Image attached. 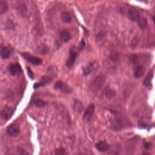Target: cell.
<instances>
[{"label":"cell","instance_id":"cell-1","mask_svg":"<svg viewBox=\"0 0 155 155\" xmlns=\"http://www.w3.org/2000/svg\"><path fill=\"white\" fill-rule=\"evenodd\" d=\"M47 75L42 76L40 81L34 84L33 88L37 89L42 87H44L48 84H49L50 82L52 81V80L55 78V77L57 75V68L55 66H51L48 69V72H47Z\"/></svg>","mask_w":155,"mask_h":155},{"label":"cell","instance_id":"cell-2","mask_svg":"<svg viewBox=\"0 0 155 155\" xmlns=\"http://www.w3.org/2000/svg\"><path fill=\"white\" fill-rule=\"evenodd\" d=\"M21 55L24 59L33 65L40 66L43 64V60L29 53H21Z\"/></svg>","mask_w":155,"mask_h":155},{"label":"cell","instance_id":"cell-3","mask_svg":"<svg viewBox=\"0 0 155 155\" xmlns=\"http://www.w3.org/2000/svg\"><path fill=\"white\" fill-rule=\"evenodd\" d=\"M6 132L10 136L17 137L19 133V126L17 123L12 124L8 126Z\"/></svg>","mask_w":155,"mask_h":155},{"label":"cell","instance_id":"cell-4","mask_svg":"<svg viewBox=\"0 0 155 155\" xmlns=\"http://www.w3.org/2000/svg\"><path fill=\"white\" fill-rule=\"evenodd\" d=\"M14 114V110L10 107L5 106L4 108L0 111V117L5 121L9 120Z\"/></svg>","mask_w":155,"mask_h":155},{"label":"cell","instance_id":"cell-5","mask_svg":"<svg viewBox=\"0 0 155 155\" xmlns=\"http://www.w3.org/2000/svg\"><path fill=\"white\" fill-rule=\"evenodd\" d=\"M54 88L55 89L59 90L63 93L66 94L70 93L71 92V88L67 84H66V83L61 81H58L55 83L54 85Z\"/></svg>","mask_w":155,"mask_h":155},{"label":"cell","instance_id":"cell-6","mask_svg":"<svg viewBox=\"0 0 155 155\" xmlns=\"http://www.w3.org/2000/svg\"><path fill=\"white\" fill-rule=\"evenodd\" d=\"M8 70L10 74L13 76L19 75L22 72L21 67L18 63H14L10 64L8 67Z\"/></svg>","mask_w":155,"mask_h":155},{"label":"cell","instance_id":"cell-7","mask_svg":"<svg viewBox=\"0 0 155 155\" xmlns=\"http://www.w3.org/2000/svg\"><path fill=\"white\" fill-rule=\"evenodd\" d=\"M128 17L131 21L137 22L138 23L141 20L140 14L135 9H130L128 10Z\"/></svg>","mask_w":155,"mask_h":155},{"label":"cell","instance_id":"cell-8","mask_svg":"<svg viewBox=\"0 0 155 155\" xmlns=\"http://www.w3.org/2000/svg\"><path fill=\"white\" fill-rule=\"evenodd\" d=\"M94 109H95V106L94 104H92L89 105V107H87L84 113V115H83V119H84V121H89L91 120V118L93 115Z\"/></svg>","mask_w":155,"mask_h":155},{"label":"cell","instance_id":"cell-9","mask_svg":"<svg viewBox=\"0 0 155 155\" xmlns=\"http://www.w3.org/2000/svg\"><path fill=\"white\" fill-rule=\"evenodd\" d=\"M105 82V78L104 75H98L93 81V85L97 89H101Z\"/></svg>","mask_w":155,"mask_h":155},{"label":"cell","instance_id":"cell-10","mask_svg":"<svg viewBox=\"0 0 155 155\" xmlns=\"http://www.w3.org/2000/svg\"><path fill=\"white\" fill-rule=\"evenodd\" d=\"M76 58V53L74 51L71 50L70 52L69 56L66 62V67L67 68H71L72 67L75 63Z\"/></svg>","mask_w":155,"mask_h":155},{"label":"cell","instance_id":"cell-11","mask_svg":"<svg viewBox=\"0 0 155 155\" xmlns=\"http://www.w3.org/2000/svg\"><path fill=\"white\" fill-rule=\"evenodd\" d=\"M11 52L7 47L1 45H0V56L3 59H7L10 57Z\"/></svg>","mask_w":155,"mask_h":155},{"label":"cell","instance_id":"cell-12","mask_svg":"<svg viewBox=\"0 0 155 155\" xmlns=\"http://www.w3.org/2000/svg\"><path fill=\"white\" fill-rule=\"evenodd\" d=\"M96 148L97 149L101 151V152H104L109 150V145L107 144V142L105 141H99L96 144Z\"/></svg>","mask_w":155,"mask_h":155},{"label":"cell","instance_id":"cell-13","mask_svg":"<svg viewBox=\"0 0 155 155\" xmlns=\"http://www.w3.org/2000/svg\"><path fill=\"white\" fill-rule=\"evenodd\" d=\"M98 66V64L97 63H92L89 64L86 67L84 68V70H83V73H84V75H88L90 74L93 71H94Z\"/></svg>","mask_w":155,"mask_h":155},{"label":"cell","instance_id":"cell-14","mask_svg":"<svg viewBox=\"0 0 155 155\" xmlns=\"http://www.w3.org/2000/svg\"><path fill=\"white\" fill-rule=\"evenodd\" d=\"M59 36H60L61 41L64 43L68 42L71 39V35L70 32L66 30H62L59 33Z\"/></svg>","mask_w":155,"mask_h":155},{"label":"cell","instance_id":"cell-15","mask_svg":"<svg viewBox=\"0 0 155 155\" xmlns=\"http://www.w3.org/2000/svg\"><path fill=\"white\" fill-rule=\"evenodd\" d=\"M17 12L21 17H26L27 14V7L25 4H21L17 7Z\"/></svg>","mask_w":155,"mask_h":155},{"label":"cell","instance_id":"cell-16","mask_svg":"<svg viewBox=\"0 0 155 155\" xmlns=\"http://www.w3.org/2000/svg\"><path fill=\"white\" fill-rule=\"evenodd\" d=\"M145 73V68L142 66H139L135 70V76L136 78H141Z\"/></svg>","mask_w":155,"mask_h":155},{"label":"cell","instance_id":"cell-17","mask_svg":"<svg viewBox=\"0 0 155 155\" xmlns=\"http://www.w3.org/2000/svg\"><path fill=\"white\" fill-rule=\"evenodd\" d=\"M153 71H149V73L146 77L144 81V84L147 87H150L151 86V80L153 78Z\"/></svg>","mask_w":155,"mask_h":155},{"label":"cell","instance_id":"cell-18","mask_svg":"<svg viewBox=\"0 0 155 155\" xmlns=\"http://www.w3.org/2000/svg\"><path fill=\"white\" fill-rule=\"evenodd\" d=\"M37 52L41 55H47L49 52V47L45 44H41L38 47Z\"/></svg>","mask_w":155,"mask_h":155},{"label":"cell","instance_id":"cell-19","mask_svg":"<svg viewBox=\"0 0 155 155\" xmlns=\"http://www.w3.org/2000/svg\"><path fill=\"white\" fill-rule=\"evenodd\" d=\"M9 9L7 3L4 0H1L0 1V15L4 14L6 13Z\"/></svg>","mask_w":155,"mask_h":155},{"label":"cell","instance_id":"cell-20","mask_svg":"<svg viewBox=\"0 0 155 155\" xmlns=\"http://www.w3.org/2000/svg\"><path fill=\"white\" fill-rule=\"evenodd\" d=\"M74 110L78 112V113H82L84 110V105H82V104L78 101H75L74 104Z\"/></svg>","mask_w":155,"mask_h":155},{"label":"cell","instance_id":"cell-21","mask_svg":"<svg viewBox=\"0 0 155 155\" xmlns=\"http://www.w3.org/2000/svg\"><path fill=\"white\" fill-rule=\"evenodd\" d=\"M61 19L64 23H70L71 21V17L70 14L66 12H64L61 14Z\"/></svg>","mask_w":155,"mask_h":155},{"label":"cell","instance_id":"cell-22","mask_svg":"<svg viewBox=\"0 0 155 155\" xmlns=\"http://www.w3.org/2000/svg\"><path fill=\"white\" fill-rule=\"evenodd\" d=\"M34 104L35 106H37L38 107H40V108H41V107H44L46 105L47 102L42 99H37L34 101Z\"/></svg>","mask_w":155,"mask_h":155},{"label":"cell","instance_id":"cell-23","mask_svg":"<svg viewBox=\"0 0 155 155\" xmlns=\"http://www.w3.org/2000/svg\"><path fill=\"white\" fill-rule=\"evenodd\" d=\"M113 128L115 130H120L121 128H122V122L119 120H115L114 122H113Z\"/></svg>","mask_w":155,"mask_h":155},{"label":"cell","instance_id":"cell-24","mask_svg":"<svg viewBox=\"0 0 155 155\" xmlns=\"http://www.w3.org/2000/svg\"><path fill=\"white\" fill-rule=\"evenodd\" d=\"M105 95H106L107 98H113V97L115 96L114 91H113V90H108L107 91H106Z\"/></svg>","mask_w":155,"mask_h":155},{"label":"cell","instance_id":"cell-25","mask_svg":"<svg viewBox=\"0 0 155 155\" xmlns=\"http://www.w3.org/2000/svg\"><path fill=\"white\" fill-rule=\"evenodd\" d=\"M27 68V75L29 76V77L31 79H33L35 78V75H34V74L33 73V71H32V70L29 67H26Z\"/></svg>","mask_w":155,"mask_h":155},{"label":"cell","instance_id":"cell-26","mask_svg":"<svg viewBox=\"0 0 155 155\" xmlns=\"http://www.w3.org/2000/svg\"><path fill=\"white\" fill-rule=\"evenodd\" d=\"M66 153V151L63 148H59V149H58L55 150V154H64Z\"/></svg>","mask_w":155,"mask_h":155},{"label":"cell","instance_id":"cell-27","mask_svg":"<svg viewBox=\"0 0 155 155\" xmlns=\"http://www.w3.org/2000/svg\"><path fill=\"white\" fill-rule=\"evenodd\" d=\"M110 58L112 59L113 61H115L116 59H117L118 58V55L117 53H114V54H112L111 55V57Z\"/></svg>","mask_w":155,"mask_h":155},{"label":"cell","instance_id":"cell-28","mask_svg":"<svg viewBox=\"0 0 155 155\" xmlns=\"http://www.w3.org/2000/svg\"><path fill=\"white\" fill-rule=\"evenodd\" d=\"M145 147L146 149H149L151 147V144H150L149 143H146L145 144Z\"/></svg>","mask_w":155,"mask_h":155}]
</instances>
